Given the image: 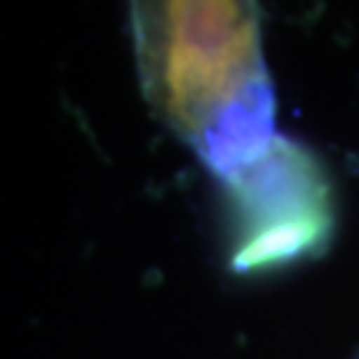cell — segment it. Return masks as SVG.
I'll use <instances>...</instances> for the list:
<instances>
[{"mask_svg": "<svg viewBox=\"0 0 359 359\" xmlns=\"http://www.w3.org/2000/svg\"><path fill=\"white\" fill-rule=\"evenodd\" d=\"M147 104L216 176L264 154L274 90L258 0H128Z\"/></svg>", "mask_w": 359, "mask_h": 359, "instance_id": "obj_1", "label": "cell"}, {"mask_svg": "<svg viewBox=\"0 0 359 359\" xmlns=\"http://www.w3.org/2000/svg\"><path fill=\"white\" fill-rule=\"evenodd\" d=\"M234 218V266L264 269L306 256L330 229V189L301 147L274 139L248 165L224 176Z\"/></svg>", "mask_w": 359, "mask_h": 359, "instance_id": "obj_2", "label": "cell"}]
</instances>
